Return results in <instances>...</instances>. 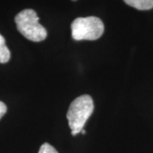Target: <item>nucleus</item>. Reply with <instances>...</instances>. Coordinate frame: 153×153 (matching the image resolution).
<instances>
[{
	"label": "nucleus",
	"mask_w": 153,
	"mask_h": 153,
	"mask_svg": "<svg viewBox=\"0 0 153 153\" xmlns=\"http://www.w3.org/2000/svg\"><path fill=\"white\" fill-rule=\"evenodd\" d=\"M17 30L28 40L41 42L47 38L46 29L39 23V18L36 11L26 9L18 13L15 17Z\"/></svg>",
	"instance_id": "nucleus-2"
},
{
	"label": "nucleus",
	"mask_w": 153,
	"mask_h": 153,
	"mask_svg": "<svg viewBox=\"0 0 153 153\" xmlns=\"http://www.w3.org/2000/svg\"><path fill=\"white\" fill-rule=\"evenodd\" d=\"M94 111V101L90 95L83 94L70 105L66 117L73 136L81 133L86 122Z\"/></svg>",
	"instance_id": "nucleus-1"
},
{
	"label": "nucleus",
	"mask_w": 153,
	"mask_h": 153,
	"mask_svg": "<svg viewBox=\"0 0 153 153\" xmlns=\"http://www.w3.org/2000/svg\"><path fill=\"white\" fill-rule=\"evenodd\" d=\"M81 133H82V134H86V131H85L84 129H82V131H81Z\"/></svg>",
	"instance_id": "nucleus-8"
},
{
	"label": "nucleus",
	"mask_w": 153,
	"mask_h": 153,
	"mask_svg": "<svg viewBox=\"0 0 153 153\" xmlns=\"http://www.w3.org/2000/svg\"><path fill=\"white\" fill-rule=\"evenodd\" d=\"M38 153H58V152L54 146L49 145V143H44L41 146Z\"/></svg>",
	"instance_id": "nucleus-6"
},
{
	"label": "nucleus",
	"mask_w": 153,
	"mask_h": 153,
	"mask_svg": "<svg viewBox=\"0 0 153 153\" xmlns=\"http://www.w3.org/2000/svg\"><path fill=\"white\" fill-rule=\"evenodd\" d=\"M72 1H76V0H72Z\"/></svg>",
	"instance_id": "nucleus-9"
},
{
	"label": "nucleus",
	"mask_w": 153,
	"mask_h": 153,
	"mask_svg": "<svg viewBox=\"0 0 153 153\" xmlns=\"http://www.w3.org/2000/svg\"><path fill=\"white\" fill-rule=\"evenodd\" d=\"M10 59V51L6 46L5 39L0 34V63H7Z\"/></svg>",
	"instance_id": "nucleus-5"
},
{
	"label": "nucleus",
	"mask_w": 153,
	"mask_h": 153,
	"mask_svg": "<svg viewBox=\"0 0 153 153\" xmlns=\"http://www.w3.org/2000/svg\"><path fill=\"white\" fill-rule=\"evenodd\" d=\"M128 5L140 10H148L153 8V0H123Z\"/></svg>",
	"instance_id": "nucleus-4"
},
{
	"label": "nucleus",
	"mask_w": 153,
	"mask_h": 153,
	"mask_svg": "<svg viewBox=\"0 0 153 153\" xmlns=\"http://www.w3.org/2000/svg\"><path fill=\"white\" fill-rule=\"evenodd\" d=\"M6 111H7V106H6V105L4 102L0 101V119H1V117L4 115L5 114Z\"/></svg>",
	"instance_id": "nucleus-7"
},
{
	"label": "nucleus",
	"mask_w": 153,
	"mask_h": 153,
	"mask_svg": "<svg viewBox=\"0 0 153 153\" xmlns=\"http://www.w3.org/2000/svg\"><path fill=\"white\" fill-rule=\"evenodd\" d=\"M71 36L76 41L96 40L104 33V24L96 16L79 17L71 23Z\"/></svg>",
	"instance_id": "nucleus-3"
}]
</instances>
